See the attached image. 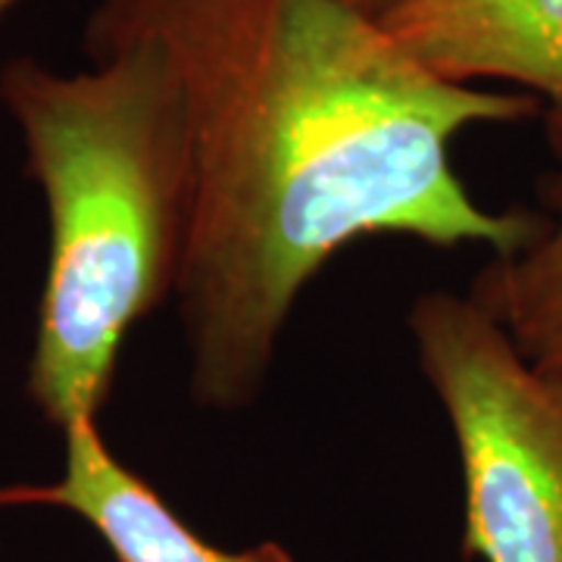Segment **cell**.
Returning a JSON list of instances; mask_svg holds the SVG:
<instances>
[{"mask_svg":"<svg viewBox=\"0 0 562 562\" xmlns=\"http://www.w3.org/2000/svg\"><path fill=\"white\" fill-rule=\"evenodd\" d=\"M128 41L166 50L194 135L198 216L176 301L203 409L257 403L306 284L350 244L503 257L541 235L543 216L487 210L453 166L465 128L535 120L541 103L435 76L344 0H94L85 57Z\"/></svg>","mask_w":562,"mask_h":562,"instance_id":"1","label":"cell"},{"mask_svg":"<svg viewBox=\"0 0 562 562\" xmlns=\"http://www.w3.org/2000/svg\"><path fill=\"white\" fill-rule=\"evenodd\" d=\"M0 103L50 222L25 391L66 431L101 422L128 331L179 297L198 216L194 135L154 41L120 44L81 72L13 57Z\"/></svg>","mask_w":562,"mask_h":562,"instance_id":"2","label":"cell"},{"mask_svg":"<svg viewBox=\"0 0 562 562\" xmlns=\"http://www.w3.org/2000/svg\"><path fill=\"white\" fill-rule=\"evenodd\" d=\"M406 328L457 438L465 557L562 562V379L525 360L469 294L425 291Z\"/></svg>","mask_w":562,"mask_h":562,"instance_id":"3","label":"cell"},{"mask_svg":"<svg viewBox=\"0 0 562 562\" xmlns=\"http://www.w3.org/2000/svg\"><path fill=\"white\" fill-rule=\"evenodd\" d=\"M379 22L441 79L531 94L562 162V0H394Z\"/></svg>","mask_w":562,"mask_h":562,"instance_id":"4","label":"cell"},{"mask_svg":"<svg viewBox=\"0 0 562 562\" xmlns=\"http://www.w3.org/2000/svg\"><path fill=\"white\" fill-rule=\"evenodd\" d=\"M60 435V479L0 484V509L44 506L72 513L116 562H294L279 541L225 550L201 538L154 484L110 450L98 422H76Z\"/></svg>","mask_w":562,"mask_h":562,"instance_id":"5","label":"cell"},{"mask_svg":"<svg viewBox=\"0 0 562 562\" xmlns=\"http://www.w3.org/2000/svg\"><path fill=\"white\" fill-rule=\"evenodd\" d=\"M543 220L535 241L491 260L469 297L482 306L535 369L562 379V176L547 181Z\"/></svg>","mask_w":562,"mask_h":562,"instance_id":"6","label":"cell"},{"mask_svg":"<svg viewBox=\"0 0 562 562\" xmlns=\"http://www.w3.org/2000/svg\"><path fill=\"white\" fill-rule=\"evenodd\" d=\"M344 3H347V7H353V10H360V13H366V16H372V20H379L394 0H344Z\"/></svg>","mask_w":562,"mask_h":562,"instance_id":"7","label":"cell"},{"mask_svg":"<svg viewBox=\"0 0 562 562\" xmlns=\"http://www.w3.org/2000/svg\"><path fill=\"white\" fill-rule=\"evenodd\" d=\"M22 0H0V20H3V16H7V13H10V10H13V7H20Z\"/></svg>","mask_w":562,"mask_h":562,"instance_id":"8","label":"cell"}]
</instances>
